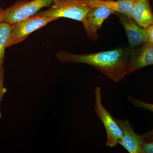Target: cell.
Returning <instances> with one entry per match:
<instances>
[{"label": "cell", "instance_id": "277c9868", "mask_svg": "<svg viewBox=\"0 0 153 153\" xmlns=\"http://www.w3.org/2000/svg\"><path fill=\"white\" fill-rule=\"evenodd\" d=\"M94 110L99 118L103 124L107 135L106 145L110 147H114L118 144L123 137L122 131L108 111L103 106L102 101L101 89L97 86L95 89Z\"/></svg>", "mask_w": 153, "mask_h": 153}, {"label": "cell", "instance_id": "9c48e42d", "mask_svg": "<svg viewBox=\"0 0 153 153\" xmlns=\"http://www.w3.org/2000/svg\"><path fill=\"white\" fill-rule=\"evenodd\" d=\"M123 133V137L118 142L130 153H141L142 147L145 142L142 135L137 134L128 120L116 119Z\"/></svg>", "mask_w": 153, "mask_h": 153}, {"label": "cell", "instance_id": "2e32d148", "mask_svg": "<svg viewBox=\"0 0 153 153\" xmlns=\"http://www.w3.org/2000/svg\"><path fill=\"white\" fill-rule=\"evenodd\" d=\"M145 142L153 141V129L142 135Z\"/></svg>", "mask_w": 153, "mask_h": 153}, {"label": "cell", "instance_id": "52a82bcc", "mask_svg": "<svg viewBox=\"0 0 153 153\" xmlns=\"http://www.w3.org/2000/svg\"><path fill=\"white\" fill-rule=\"evenodd\" d=\"M153 65V44L150 41L131 49L126 74L146 66Z\"/></svg>", "mask_w": 153, "mask_h": 153}, {"label": "cell", "instance_id": "e0dca14e", "mask_svg": "<svg viewBox=\"0 0 153 153\" xmlns=\"http://www.w3.org/2000/svg\"><path fill=\"white\" fill-rule=\"evenodd\" d=\"M147 32L149 36V41L152 42L153 44V25L150 26L147 28Z\"/></svg>", "mask_w": 153, "mask_h": 153}, {"label": "cell", "instance_id": "d6986e66", "mask_svg": "<svg viewBox=\"0 0 153 153\" xmlns=\"http://www.w3.org/2000/svg\"><path fill=\"white\" fill-rule=\"evenodd\" d=\"M1 117V109H0V118Z\"/></svg>", "mask_w": 153, "mask_h": 153}, {"label": "cell", "instance_id": "ac0fdd59", "mask_svg": "<svg viewBox=\"0 0 153 153\" xmlns=\"http://www.w3.org/2000/svg\"><path fill=\"white\" fill-rule=\"evenodd\" d=\"M2 11L3 10L0 7V23L3 22L2 21Z\"/></svg>", "mask_w": 153, "mask_h": 153}, {"label": "cell", "instance_id": "3957f363", "mask_svg": "<svg viewBox=\"0 0 153 153\" xmlns=\"http://www.w3.org/2000/svg\"><path fill=\"white\" fill-rule=\"evenodd\" d=\"M55 0L19 1L2 11V21L11 25L34 16L42 8L51 5Z\"/></svg>", "mask_w": 153, "mask_h": 153}, {"label": "cell", "instance_id": "9a60e30c", "mask_svg": "<svg viewBox=\"0 0 153 153\" xmlns=\"http://www.w3.org/2000/svg\"><path fill=\"white\" fill-rule=\"evenodd\" d=\"M141 153H153V141L145 142L142 147Z\"/></svg>", "mask_w": 153, "mask_h": 153}, {"label": "cell", "instance_id": "8992f818", "mask_svg": "<svg viewBox=\"0 0 153 153\" xmlns=\"http://www.w3.org/2000/svg\"><path fill=\"white\" fill-rule=\"evenodd\" d=\"M115 12L106 7H91L82 22L88 37L94 41H96L99 38L97 30L101 28L105 20Z\"/></svg>", "mask_w": 153, "mask_h": 153}, {"label": "cell", "instance_id": "5bb4252c", "mask_svg": "<svg viewBox=\"0 0 153 153\" xmlns=\"http://www.w3.org/2000/svg\"><path fill=\"white\" fill-rule=\"evenodd\" d=\"M4 70L0 73V104L4 94L7 92V89L4 86Z\"/></svg>", "mask_w": 153, "mask_h": 153}, {"label": "cell", "instance_id": "8fae6325", "mask_svg": "<svg viewBox=\"0 0 153 153\" xmlns=\"http://www.w3.org/2000/svg\"><path fill=\"white\" fill-rule=\"evenodd\" d=\"M131 16L144 29L153 25V13L149 0H137L134 2Z\"/></svg>", "mask_w": 153, "mask_h": 153}, {"label": "cell", "instance_id": "5b68a950", "mask_svg": "<svg viewBox=\"0 0 153 153\" xmlns=\"http://www.w3.org/2000/svg\"><path fill=\"white\" fill-rule=\"evenodd\" d=\"M56 20L57 19L36 15L22 19L13 25V30L7 47L22 42L31 33Z\"/></svg>", "mask_w": 153, "mask_h": 153}, {"label": "cell", "instance_id": "30bf717a", "mask_svg": "<svg viewBox=\"0 0 153 153\" xmlns=\"http://www.w3.org/2000/svg\"><path fill=\"white\" fill-rule=\"evenodd\" d=\"M78 1L91 7H106L130 18H131V14L134 3L133 0H78Z\"/></svg>", "mask_w": 153, "mask_h": 153}, {"label": "cell", "instance_id": "ba28073f", "mask_svg": "<svg viewBox=\"0 0 153 153\" xmlns=\"http://www.w3.org/2000/svg\"><path fill=\"white\" fill-rule=\"evenodd\" d=\"M123 26L128 38L130 48L134 49L149 41V36L146 30L140 27L136 22L123 14L115 12Z\"/></svg>", "mask_w": 153, "mask_h": 153}, {"label": "cell", "instance_id": "7c38bea8", "mask_svg": "<svg viewBox=\"0 0 153 153\" xmlns=\"http://www.w3.org/2000/svg\"><path fill=\"white\" fill-rule=\"evenodd\" d=\"M13 29V25L5 22L0 23V73L4 70L3 63L5 50L7 47Z\"/></svg>", "mask_w": 153, "mask_h": 153}, {"label": "cell", "instance_id": "4fadbf2b", "mask_svg": "<svg viewBox=\"0 0 153 153\" xmlns=\"http://www.w3.org/2000/svg\"><path fill=\"white\" fill-rule=\"evenodd\" d=\"M128 98L129 101L136 107L147 110L153 112V104L144 102L140 100L134 98L130 96H128Z\"/></svg>", "mask_w": 153, "mask_h": 153}, {"label": "cell", "instance_id": "ffe728a7", "mask_svg": "<svg viewBox=\"0 0 153 153\" xmlns=\"http://www.w3.org/2000/svg\"><path fill=\"white\" fill-rule=\"evenodd\" d=\"M133 1H134L135 2L136 1H137V0H133Z\"/></svg>", "mask_w": 153, "mask_h": 153}, {"label": "cell", "instance_id": "7a4b0ae2", "mask_svg": "<svg viewBox=\"0 0 153 153\" xmlns=\"http://www.w3.org/2000/svg\"><path fill=\"white\" fill-rule=\"evenodd\" d=\"M91 8L77 0H55L48 10L38 12L35 15L56 19L68 18L82 22Z\"/></svg>", "mask_w": 153, "mask_h": 153}, {"label": "cell", "instance_id": "6da1fadb", "mask_svg": "<svg viewBox=\"0 0 153 153\" xmlns=\"http://www.w3.org/2000/svg\"><path fill=\"white\" fill-rule=\"evenodd\" d=\"M131 49L119 47L114 50L89 53L75 54L59 52L58 60L63 63H81L92 66L116 83L126 76V71Z\"/></svg>", "mask_w": 153, "mask_h": 153}]
</instances>
